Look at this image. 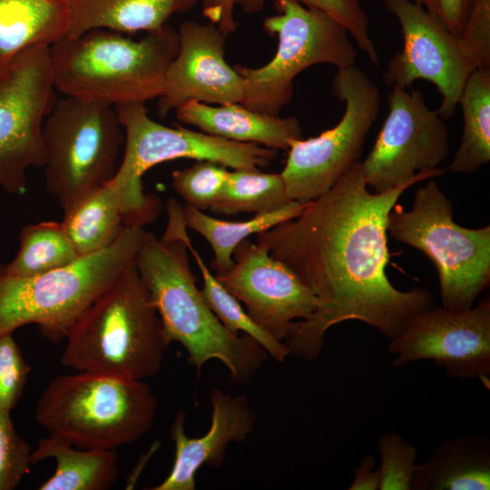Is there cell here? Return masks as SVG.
Returning a JSON list of instances; mask_svg holds the SVG:
<instances>
[{
  "mask_svg": "<svg viewBox=\"0 0 490 490\" xmlns=\"http://www.w3.org/2000/svg\"><path fill=\"white\" fill-rule=\"evenodd\" d=\"M210 401L211 426L201 437L191 438L185 434L183 410L175 415L171 426L175 446L172 468L162 483L150 490H195L196 474L201 467H221L229 444L242 442L254 432L258 415L246 396H231L214 388Z\"/></svg>",
  "mask_w": 490,
  "mask_h": 490,
  "instance_id": "18",
  "label": "cell"
},
{
  "mask_svg": "<svg viewBox=\"0 0 490 490\" xmlns=\"http://www.w3.org/2000/svg\"><path fill=\"white\" fill-rule=\"evenodd\" d=\"M50 46L34 45L0 68V189L23 194L43 167V125L56 101Z\"/></svg>",
  "mask_w": 490,
  "mask_h": 490,
  "instance_id": "12",
  "label": "cell"
},
{
  "mask_svg": "<svg viewBox=\"0 0 490 490\" xmlns=\"http://www.w3.org/2000/svg\"><path fill=\"white\" fill-rule=\"evenodd\" d=\"M32 450L15 428L10 412L0 410V490H13L28 473Z\"/></svg>",
  "mask_w": 490,
  "mask_h": 490,
  "instance_id": "33",
  "label": "cell"
},
{
  "mask_svg": "<svg viewBox=\"0 0 490 490\" xmlns=\"http://www.w3.org/2000/svg\"><path fill=\"white\" fill-rule=\"evenodd\" d=\"M375 457L372 455L365 456L358 466L355 468L354 478L349 490H379L380 470L375 468Z\"/></svg>",
  "mask_w": 490,
  "mask_h": 490,
  "instance_id": "38",
  "label": "cell"
},
{
  "mask_svg": "<svg viewBox=\"0 0 490 490\" xmlns=\"http://www.w3.org/2000/svg\"><path fill=\"white\" fill-rule=\"evenodd\" d=\"M278 14L263 26L278 36L273 58L266 64L236 70L245 83L241 104L253 111L279 116L293 97V81L309 67L328 64L341 69L356 64L358 50L348 30L327 13L295 0H275Z\"/></svg>",
  "mask_w": 490,
  "mask_h": 490,
  "instance_id": "10",
  "label": "cell"
},
{
  "mask_svg": "<svg viewBox=\"0 0 490 490\" xmlns=\"http://www.w3.org/2000/svg\"><path fill=\"white\" fill-rule=\"evenodd\" d=\"M459 39L475 69L490 68V0L472 1Z\"/></svg>",
  "mask_w": 490,
  "mask_h": 490,
  "instance_id": "35",
  "label": "cell"
},
{
  "mask_svg": "<svg viewBox=\"0 0 490 490\" xmlns=\"http://www.w3.org/2000/svg\"><path fill=\"white\" fill-rule=\"evenodd\" d=\"M280 173L260 169H235L230 172L222 191L210 209L215 214H263L290 202Z\"/></svg>",
  "mask_w": 490,
  "mask_h": 490,
  "instance_id": "28",
  "label": "cell"
},
{
  "mask_svg": "<svg viewBox=\"0 0 490 490\" xmlns=\"http://www.w3.org/2000/svg\"><path fill=\"white\" fill-rule=\"evenodd\" d=\"M232 257V266L215 277L244 304L252 320L277 339L283 341L296 319L315 312L317 298L267 248L246 239Z\"/></svg>",
  "mask_w": 490,
  "mask_h": 490,
  "instance_id": "16",
  "label": "cell"
},
{
  "mask_svg": "<svg viewBox=\"0 0 490 490\" xmlns=\"http://www.w3.org/2000/svg\"><path fill=\"white\" fill-rule=\"evenodd\" d=\"M78 258L62 222L47 220L24 226L16 256L3 265L10 274L30 277L62 268Z\"/></svg>",
  "mask_w": 490,
  "mask_h": 490,
  "instance_id": "29",
  "label": "cell"
},
{
  "mask_svg": "<svg viewBox=\"0 0 490 490\" xmlns=\"http://www.w3.org/2000/svg\"><path fill=\"white\" fill-rule=\"evenodd\" d=\"M413 490L490 489V444L478 435L462 436L439 446L416 465Z\"/></svg>",
  "mask_w": 490,
  "mask_h": 490,
  "instance_id": "20",
  "label": "cell"
},
{
  "mask_svg": "<svg viewBox=\"0 0 490 490\" xmlns=\"http://www.w3.org/2000/svg\"><path fill=\"white\" fill-rule=\"evenodd\" d=\"M43 141L45 189L64 212L114 177L124 132L114 107L63 95L44 120Z\"/></svg>",
  "mask_w": 490,
  "mask_h": 490,
  "instance_id": "9",
  "label": "cell"
},
{
  "mask_svg": "<svg viewBox=\"0 0 490 490\" xmlns=\"http://www.w3.org/2000/svg\"><path fill=\"white\" fill-rule=\"evenodd\" d=\"M61 222L79 258L111 246L124 228L120 195L112 180L64 211Z\"/></svg>",
  "mask_w": 490,
  "mask_h": 490,
  "instance_id": "24",
  "label": "cell"
},
{
  "mask_svg": "<svg viewBox=\"0 0 490 490\" xmlns=\"http://www.w3.org/2000/svg\"><path fill=\"white\" fill-rule=\"evenodd\" d=\"M388 113L374 146L361 162L368 188L381 193L434 170L449 152V132L419 89L392 87Z\"/></svg>",
  "mask_w": 490,
  "mask_h": 490,
  "instance_id": "13",
  "label": "cell"
},
{
  "mask_svg": "<svg viewBox=\"0 0 490 490\" xmlns=\"http://www.w3.org/2000/svg\"><path fill=\"white\" fill-rule=\"evenodd\" d=\"M392 366L431 359L455 378L490 375V299L467 310L431 307L416 315L405 330L389 341Z\"/></svg>",
  "mask_w": 490,
  "mask_h": 490,
  "instance_id": "15",
  "label": "cell"
},
{
  "mask_svg": "<svg viewBox=\"0 0 490 490\" xmlns=\"http://www.w3.org/2000/svg\"><path fill=\"white\" fill-rule=\"evenodd\" d=\"M124 132L122 159L113 183L121 200L125 227L153 222L162 209L159 197L144 192L143 174L152 167L176 159L211 161L235 169L267 167L277 152L262 145L238 142L181 126L169 127L153 121L144 103L114 107Z\"/></svg>",
  "mask_w": 490,
  "mask_h": 490,
  "instance_id": "7",
  "label": "cell"
},
{
  "mask_svg": "<svg viewBox=\"0 0 490 490\" xmlns=\"http://www.w3.org/2000/svg\"><path fill=\"white\" fill-rule=\"evenodd\" d=\"M65 340L63 366L133 380L158 373L170 346L134 263L86 309Z\"/></svg>",
  "mask_w": 490,
  "mask_h": 490,
  "instance_id": "4",
  "label": "cell"
},
{
  "mask_svg": "<svg viewBox=\"0 0 490 490\" xmlns=\"http://www.w3.org/2000/svg\"><path fill=\"white\" fill-rule=\"evenodd\" d=\"M397 20L403 46L387 64L383 80L387 86L408 88L416 80L433 83L441 95L437 109L446 120L456 113L469 74L475 70L459 36L452 34L423 5L413 0H380Z\"/></svg>",
  "mask_w": 490,
  "mask_h": 490,
  "instance_id": "14",
  "label": "cell"
},
{
  "mask_svg": "<svg viewBox=\"0 0 490 490\" xmlns=\"http://www.w3.org/2000/svg\"><path fill=\"white\" fill-rule=\"evenodd\" d=\"M306 204L291 201L278 210L256 214L243 221L220 220L186 203L182 207V215L186 227L201 235L210 243L214 255L211 267L216 274H220L232 266L233 251L242 240L297 218Z\"/></svg>",
  "mask_w": 490,
  "mask_h": 490,
  "instance_id": "25",
  "label": "cell"
},
{
  "mask_svg": "<svg viewBox=\"0 0 490 490\" xmlns=\"http://www.w3.org/2000/svg\"><path fill=\"white\" fill-rule=\"evenodd\" d=\"M178 49L168 24L139 40L108 29L65 36L50 46L54 86L64 96L113 107L145 103L162 95Z\"/></svg>",
  "mask_w": 490,
  "mask_h": 490,
  "instance_id": "3",
  "label": "cell"
},
{
  "mask_svg": "<svg viewBox=\"0 0 490 490\" xmlns=\"http://www.w3.org/2000/svg\"><path fill=\"white\" fill-rule=\"evenodd\" d=\"M309 8L319 9L339 22L349 33L357 46L375 66H378L379 54L369 33V19L360 0H295ZM266 0H234L247 14L262 10Z\"/></svg>",
  "mask_w": 490,
  "mask_h": 490,
  "instance_id": "30",
  "label": "cell"
},
{
  "mask_svg": "<svg viewBox=\"0 0 490 490\" xmlns=\"http://www.w3.org/2000/svg\"><path fill=\"white\" fill-rule=\"evenodd\" d=\"M158 398L143 380L77 371L53 378L35 418L49 435L82 449H116L152 427Z\"/></svg>",
  "mask_w": 490,
  "mask_h": 490,
  "instance_id": "6",
  "label": "cell"
},
{
  "mask_svg": "<svg viewBox=\"0 0 490 490\" xmlns=\"http://www.w3.org/2000/svg\"><path fill=\"white\" fill-rule=\"evenodd\" d=\"M144 228L124 227L108 248L30 277L0 264V336L34 324L50 342L65 337L86 309L134 263Z\"/></svg>",
  "mask_w": 490,
  "mask_h": 490,
  "instance_id": "5",
  "label": "cell"
},
{
  "mask_svg": "<svg viewBox=\"0 0 490 490\" xmlns=\"http://www.w3.org/2000/svg\"><path fill=\"white\" fill-rule=\"evenodd\" d=\"M381 466L379 490H411L416 448L397 433L384 434L378 442Z\"/></svg>",
  "mask_w": 490,
  "mask_h": 490,
  "instance_id": "32",
  "label": "cell"
},
{
  "mask_svg": "<svg viewBox=\"0 0 490 490\" xmlns=\"http://www.w3.org/2000/svg\"><path fill=\"white\" fill-rule=\"evenodd\" d=\"M49 458L56 467L39 490H108L120 475L116 449H82L48 435L32 451L31 463Z\"/></svg>",
  "mask_w": 490,
  "mask_h": 490,
  "instance_id": "23",
  "label": "cell"
},
{
  "mask_svg": "<svg viewBox=\"0 0 490 490\" xmlns=\"http://www.w3.org/2000/svg\"><path fill=\"white\" fill-rule=\"evenodd\" d=\"M458 105L464 122L462 138L447 169L454 173H475L490 161V68H478L469 74Z\"/></svg>",
  "mask_w": 490,
  "mask_h": 490,
  "instance_id": "26",
  "label": "cell"
},
{
  "mask_svg": "<svg viewBox=\"0 0 490 490\" xmlns=\"http://www.w3.org/2000/svg\"><path fill=\"white\" fill-rule=\"evenodd\" d=\"M413 1L419 4V5H423V6L425 5V0H413Z\"/></svg>",
  "mask_w": 490,
  "mask_h": 490,
  "instance_id": "39",
  "label": "cell"
},
{
  "mask_svg": "<svg viewBox=\"0 0 490 490\" xmlns=\"http://www.w3.org/2000/svg\"><path fill=\"white\" fill-rule=\"evenodd\" d=\"M71 23L66 36L93 29L119 33L153 31L169 18L193 8L201 0H66Z\"/></svg>",
  "mask_w": 490,
  "mask_h": 490,
  "instance_id": "21",
  "label": "cell"
},
{
  "mask_svg": "<svg viewBox=\"0 0 490 490\" xmlns=\"http://www.w3.org/2000/svg\"><path fill=\"white\" fill-rule=\"evenodd\" d=\"M168 224L163 235L145 231L134 264L162 320L169 344L180 343L198 376L205 363L220 360L230 379L247 383L267 359L263 348L248 335L229 331L217 318L197 287L188 249L179 233L182 207L167 201Z\"/></svg>",
  "mask_w": 490,
  "mask_h": 490,
  "instance_id": "2",
  "label": "cell"
},
{
  "mask_svg": "<svg viewBox=\"0 0 490 490\" xmlns=\"http://www.w3.org/2000/svg\"><path fill=\"white\" fill-rule=\"evenodd\" d=\"M179 122L222 139L250 142L270 149L288 150L303 138L297 118L270 115L249 109L240 103L216 104L188 101L175 110Z\"/></svg>",
  "mask_w": 490,
  "mask_h": 490,
  "instance_id": "19",
  "label": "cell"
},
{
  "mask_svg": "<svg viewBox=\"0 0 490 490\" xmlns=\"http://www.w3.org/2000/svg\"><path fill=\"white\" fill-rule=\"evenodd\" d=\"M387 233L436 267L442 307L467 310L490 283V226L469 229L453 219V203L434 179L416 190L409 211L392 208Z\"/></svg>",
  "mask_w": 490,
  "mask_h": 490,
  "instance_id": "8",
  "label": "cell"
},
{
  "mask_svg": "<svg viewBox=\"0 0 490 490\" xmlns=\"http://www.w3.org/2000/svg\"><path fill=\"white\" fill-rule=\"evenodd\" d=\"M332 93L345 103L339 122L316 137L295 140L280 172L291 201L308 203L328 191L356 162L381 105L377 86L361 68L338 69Z\"/></svg>",
  "mask_w": 490,
  "mask_h": 490,
  "instance_id": "11",
  "label": "cell"
},
{
  "mask_svg": "<svg viewBox=\"0 0 490 490\" xmlns=\"http://www.w3.org/2000/svg\"><path fill=\"white\" fill-rule=\"evenodd\" d=\"M473 0H425L424 7L452 34L460 36Z\"/></svg>",
  "mask_w": 490,
  "mask_h": 490,
  "instance_id": "36",
  "label": "cell"
},
{
  "mask_svg": "<svg viewBox=\"0 0 490 490\" xmlns=\"http://www.w3.org/2000/svg\"><path fill=\"white\" fill-rule=\"evenodd\" d=\"M230 171L211 161H197L172 173V185L186 204L201 211L211 209L218 200Z\"/></svg>",
  "mask_w": 490,
  "mask_h": 490,
  "instance_id": "31",
  "label": "cell"
},
{
  "mask_svg": "<svg viewBox=\"0 0 490 490\" xmlns=\"http://www.w3.org/2000/svg\"><path fill=\"white\" fill-rule=\"evenodd\" d=\"M177 34L179 49L167 69L165 90L158 98L159 115L165 116L188 101L240 103L244 79L225 59L226 35L218 25L187 21Z\"/></svg>",
  "mask_w": 490,
  "mask_h": 490,
  "instance_id": "17",
  "label": "cell"
},
{
  "mask_svg": "<svg viewBox=\"0 0 490 490\" xmlns=\"http://www.w3.org/2000/svg\"><path fill=\"white\" fill-rule=\"evenodd\" d=\"M234 6V0H203L202 13L227 35L237 27L233 15Z\"/></svg>",
  "mask_w": 490,
  "mask_h": 490,
  "instance_id": "37",
  "label": "cell"
},
{
  "mask_svg": "<svg viewBox=\"0 0 490 490\" xmlns=\"http://www.w3.org/2000/svg\"><path fill=\"white\" fill-rule=\"evenodd\" d=\"M30 373L12 334L0 336V410L11 412L16 406Z\"/></svg>",
  "mask_w": 490,
  "mask_h": 490,
  "instance_id": "34",
  "label": "cell"
},
{
  "mask_svg": "<svg viewBox=\"0 0 490 490\" xmlns=\"http://www.w3.org/2000/svg\"><path fill=\"white\" fill-rule=\"evenodd\" d=\"M179 233L202 276L203 286L201 292L220 322L233 334L239 335V332H243L250 336L263 348L268 356L282 363L289 355L284 342L277 339L254 322L240 301L210 271L201 256L193 247L184 222L180 225Z\"/></svg>",
  "mask_w": 490,
  "mask_h": 490,
  "instance_id": "27",
  "label": "cell"
},
{
  "mask_svg": "<svg viewBox=\"0 0 490 490\" xmlns=\"http://www.w3.org/2000/svg\"><path fill=\"white\" fill-rule=\"evenodd\" d=\"M445 172L422 171L376 193L369 191L359 161L308 202L299 216L256 234L257 243L290 269L318 299L309 318L291 324L283 340L289 355L318 358L328 328L347 320L364 322L393 340L416 315L433 307L429 290L401 291L389 281L387 220L407 189Z\"/></svg>",
  "mask_w": 490,
  "mask_h": 490,
  "instance_id": "1",
  "label": "cell"
},
{
  "mask_svg": "<svg viewBox=\"0 0 490 490\" xmlns=\"http://www.w3.org/2000/svg\"><path fill=\"white\" fill-rule=\"evenodd\" d=\"M70 23L66 0H0V68L27 48L60 41Z\"/></svg>",
  "mask_w": 490,
  "mask_h": 490,
  "instance_id": "22",
  "label": "cell"
}]
</instances>
